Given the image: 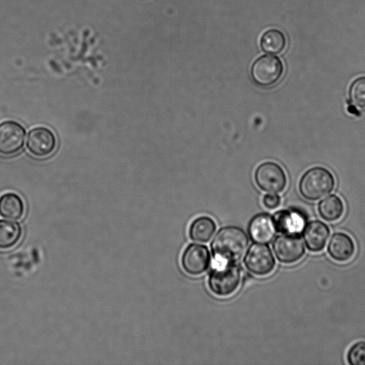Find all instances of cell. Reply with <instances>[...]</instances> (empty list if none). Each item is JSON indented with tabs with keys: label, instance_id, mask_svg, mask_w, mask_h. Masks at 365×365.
<instances>
[{
	"label": "cell",
	"instance_id": "cell-1",
	"mask_svg": "<svg viewBox=\"0 0 365 365\" xmlns=\"http://www.w3.org/2000/svg\"><path fill=\"white\" fill-rule=\"evenodd\" d=\"M248 246L246 233L240 227L229 226L220 230L214 237L211 249L215 259L222 263H233L241 259Z\"/></svg>",
	"mask_w": 365,
	"mask_h": 365
},
{
	"label": "cell",
	"instance_id": "cell-2",
	"mask_svg": "<svg viewBox=\"0 0 365 365\" xmlns=\"http://www.w3.org/2000/svg\"><path fill=\"white\" fill-rule=\"evenodd\" d=\"M299 187L304 198L317 200L331 192L334 187V178L327 169L315 167L303 175Z\"/></svg>",
	"mask_w": 365,
	"mask_h": 365
},
{
	"label": "cell",
	"instance_id": "cell-3",
	"mask_svg": "<svg viewBox=\"0 0 365 365\" xmlns=\"http://www.w3.org/2000/svg\"><path fill=\"white\" fill-rule=\"evenodd\" d=\"M241 279L242 273L237 265L233 263H222L210 274L208 286L214 294L227 297L237 289Z\"/></svg>",
	"mask_w": 365,
	"mask_h": 365
},
{
	"label": "cell",
	"instance_id": "cell-4",
	"mask_svg": "<svg viewBox=\"0 0 365 365\" xmlns=\"http://www.w3.org/2000/svg\"><path fill=\"white\" fill-rule=\"evenodd\" d=\"M283 73V65L276 56L267 55L258 58L251 68V76L255 83L262 87L276 83Z\"/></svg>",
	"mask_w": 365,
	"mask_h": 365
},
{
	"label": "cell",
	"instance_id": "cell-5",
	"mask_svg": "<svg viewBox=\"0 0 365 365\" xmlns=\"http://www.w3.org/2000/svg\"><path fill=\"white\" fill-rule=\"evenodd\" d=\"M255 179L257 186L269 193L282 192L287 184L284 170L272 162H266L259 165L255 173Z\"/></svg>",
	"mask_w": 365,
	"mask_h": 365
},
{
	"label": "cell",
	"instance_id": "cell-6",
	"mask_svg": "<svg viewBox=\"0 0 365 365\" xmlns=\"http://www.w3.org/2000/svg\"><path fill=\"white\" fill-rule=\"evenodd\" d=\"M26 130L19 123L7 120L0 123V155L11 156L24 146Z\"/></svg>",
	"mask_w": 365,
	"mask_h": 365
},
{
	"label": "cell",
	"instance_id": "cell-7",
	"mask_svg": "<svg viewBox=\"0 0 365 365\" xmlns=\"http://www.w3.org/2000/svg\"><path fill=\"white\" fill-rule=\"evenodd\" d=\"M244 262L246 268L257 276L269 274L275 266V260L269 247L263 244L252 245L245 257Z\"/></svg>",
	"mask_w": 365,
	"mask_h": 365
},
{
	"label": "cell",
	"instance_id": "cell-8",
	"mask_svg": "<svg viewBox=\"0 0 365 365\" xmlns=\"http://www.w3.org/2000/svg\"><path fill=\"white\" fill-rule=\"evenodd\" d=\"M273 250L281 262L292 264L299 261L304 255V246L297 234H283L273 242Z\"/></svg>",
	"mask_w": 365,
	"mask_h": 365
},
{
	"label": "cell",
	"instance_id": "cell-9",
	"mask_svg": "<svg viewBox=\"0 0 365 365\" xmlns=\"http://www.w3.org/2000/svg\"><path fill=\"white\" fill-rule=\"evenodd\" d=\"M56 143L54 133L46 127H34L28 133L26 148L36 158H44L51 155L54 151Z\"/></svg>",
	"mask_w": 365,
	"mask_h": 365
},
{
	"label": "cell",
	"instance_id": "cell-10",
	"mask_svg": "<svg viewBox=\"0 0 365 365\" xmlns=\"http://www.w3.org/2000/svg\"><path fill=\"white\" fill-rule=\"evenodd\" d=\"M210 255L208 249L202 245L192 244L186 247L181 257V264L185 272L199 275L208 268Z\"/></svg>",
	"mask_w": 365,
	"mask_h": 365
},
{
	"label": "cell",
	"instance_id": "cell-11",
	"mask_svg": "<svg viewBox=\"0 0 365 365\" xmlns=\"http://www.w3.org/2000/svg\"><path fill=\"white\" fill-rule=\"evenodd\" d=\"M355 244L351 237L344 232L334 233L327 247L330 257L340 262L351 259L355 253Z\"/></svg>",
	"mask_w": 365,
	"mask_h": 365
},
{
	"label": "cell",
	"instance_id": "cell-12",
	"mask_svg": "<svg viewBox=\"0 0 365 365\" xmlns=\"http://www.w3.org/2000/svg\"><path fill=\"white\" fill-rule=\"evenodd\" d=\"M328 226L322 221L309 222L304 230V240L307 247L312 252L322 250L329 235Z\"/></svg>",
	"mask_w": 365,
	"mask_h": 365
},
{
	"label": "cell",
	"instance_id": "cell-13",
	"mask_svg": "<svg viewBox=\"0 0 365 365\" xmlns=\"http://www.w3.org/2000/svg\"><path fill=\"white\" fill-rule=\"evenodd\" d=\"M273 219L267 214H259L255 216L249 225V233L251 238L259 243L270 242L275 234Z\"/></svg>",
	"mask_w": 365,
	"mask_h": 365
},
{
	"label": "cell",
	"instance_id": "cell-14",
	"mask_svg": "<svg viewBox=\"0 0 365 365\" xmlns=\"http://www.w3.org/2000/svg\"><path fill=\"white\" fill-rule=\"evenodd\" d=\"M272 219L276 230L283 234H297L304 228V218L296 211L281 210Z\"/></svg>",
	"mask_w": 365,
	"mask_h": 365
},
{
	"label": "cell",
	"instance_id": "cell-15",
	"mask_svg": "<svg viewBox=\"0 0 365 365\" xmlns=\"http://www.w3.org/2000/svg\"><path fill=\"white\" fill-rule=\"evenodd\" d=\"M25 213V205L21 197L13 192H7L0 195V217L17 220Z\"/></svg>",
	"mask_w": 365,
	"mask_h": 365
},
{
	"label": "cell",
	"instance_id": "cell-16",
	"mask_svg": "<svg viewBox=\"0 0 365 365\" xmlns=\"http://www.w3.org/2000/svg\"><path fill=\"white\" fill-rule=\"evenodd\" d=\"M23 235V228L16 221L0 219V250L16 246Z\"/></svg>",
	"mask_w": 365,
	"mask_h": 365
},
{
	"label": "cell",
	"instance_id": "cell-17",
	"mask_svg": "<svg viewBox=\"0 0 365 365\" xmlns=\"http://www.w3.org/2000/svg\"><path fill=\"white\" fill-rule=\"evenodd\" d=\"M216 225L210 217L202 216L195 219L190 226V238L198 242H208L215 233Z\"/></svg>",
	"mask_w": 365,
	"mask_h": 365
},
{
	"label": "cell",
	"instance_id": "cell-18",
	"mask_svg": "<svg viewBox=\"0 0 365 365\" xmlns=\"http://www.w3.org/2000/svg\"><path fill=\"white\" fill-rule=\"evenodd\" d=\"M344 210V206L342 200L335 195H331L325 197L319 202L318 206L320 216L329 222L340 219Z\"/></svg>",
	"mask_w": 365,
	"mask_h": 365
},
{
	"label": "cell",
	"instance_id": "cell-19",
	"mask_svg": "<svg viewBox=\"0 0 365 365\" xmlns=\"http://www.w3.org/2000/svg\"><path fill=\"white\" fill-rule=\"evenodd\" d=\"M285 45V36L277 29L267 30L262 34L260 39L262 51L268 53H278L284 48Z\"/></svg>",
	"mask_w": 365,
	"mask_h": 365
},
{
	"label": "cell",
	"instance_id": "cell-20",
	"mask_svg": "<svg viewBox=\"0 0 365 365\" xmlns=\"http://www.w3.org/2000/svg\"><path fill=\"white\" fill-rule=\"evenodd\" d=\"M349 98L354 106L365 108V77L358 78L351 83Z\"/></svg>",
	"mask_w": 365,
	"mask_h": 365
},
{
	"label": "cell",
	"instance_id": "cell-21",
	"mask_svg": "<svg viewBox=\"0 0 365 365\" xmlns=\"http://www.w3.org/2000/svg\"><path fill=\"white\" fill-rule=\"evenodd\" d=\"M346 359L351 365H365V341L354 344L347 352Z\"/></svg>",
	"mask_w": 365,
	"mask_h": 365
},
{
	"label": "cell",
	"instance_id": "cell-22",
	"mask_svg": "<svg viewBox=\"0 0 365 365\" xmlns=\"http://www.w3.org/2000/svg\"><path fill=\"white\" fill-rule=\"evenodd\" d=\"M280 197L275 193L266 195L263 198V204L268 209H274L279 206Z\"/></svg>",
	"mask_w": 365,
	"mask_h": 365
}]
</instances>
